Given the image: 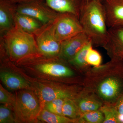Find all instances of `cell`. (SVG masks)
I'll return each instance as SVG.
<instances>
[{
  "instance_id": "3",
  "label": "cell",
  "mask_w": 123,
  "mask_h": 123,
  "mask_svg": "<svg viewBox=\"0 0 123 123\" xmlns=\"http://www.w3.org/2000/svg\"><path fill=\"white\" fill-rule=\"evenodd\" d=\"M13 110L16 123H35L42 110L37 95L28 89L18 92L15 95Z\"/></svg>"
},
{
  "instance_id": "22",
  "label": "cell",
  "mask_w": 123,
  "mask_h": 123,
  "mask_svg": "<svg viewBox=\"0 0 123 123\" xmlns=\"http://www.w3.org/2000/svg\"><path fill=\"white\" fill-rule=\"evenodd\" d=\"M80 122L89 123H103L104 117L100 110H97L81 114Z\"/></svg>"
},
{
  "instance_id": "16",
  "label": "cell",
  "mask_w": 123,
  "mask_h": 123,
  "mask_svg": "<svg viewBox=\"0 0 123 123\" xmlns=\"http://www.w3.org/2000/svg\"><path fill=\"white\" fill-rule=\"evenodd\" d=\"M0 79L6 88L10 90H29L31 88L30 84L26 79L11 72H1Z\"/></svg>"
},
{
  "instance_id": "9",
  "label": "cell",
  "mask_w": 123,
  "mask_h": 123,
  "mask_svg": "<svg viewBox=\"0 0 123 123\" xmlns=\"http://www.w3.org/2000/svg\"><path fill=\"white\" fill-rule=\"evenodd\" d=\"M108 28L123 27V0H102Z\"/></svg>"
},
{
  "instance_id": "27",
  "label": "cell",
  "mask_w": 123,
  "mask_h": 123,
  "mask_svg": "<svg viewBox=\"0 0 123 123\" xmlns=\"http://www.w3.org/2000/svg\"><path fill=\"white\" fill-rule=\"evenodd\" d=\"M121 123H123V95L120 98L115 107Z\"/></svg>"
},
{
  "instance_id": "18",
  "label": "cell",
  "mask_w": 123,
  "mask_h": 123,
  "mask_svg": "<svg viewBox=\"0 0 123 123\" xmlns=\"http://www.w3.org/2000/svg\"><path fill=\"white\" fill-rule=\"evenodd\" d=\"M77 104L81 114L85 112L98 110L102 106V103L94 97L85 96L80 98Z\"/></svg>"
},
{
  "instance_id": "4",
  "label": "cell",
  "mask_w": 123,
  "mask_h": 123,
  "mask_svg": "<svg viewBox=\"0 0 123 123\" xmlns=\"http://www.w3.org/2000/svg\"><path fill=\"white\" fill-rule=\"evenodd\" d=\"M49 26L55 37L61 42L83 32L79 18L68 13H59Z\"/></svg>"
},
{
  "instance_id": "24",
  "label": "cell",
  "mask_w": 123,
  "mask_h": 123,
  "mask_svg": "<svg viewBox=\"0 0 123 123\" xmlns=\"http://www.w3.org/2000/svg\"><path fill=\"white\" fill-rule=\"evenodd\" d=\"M16 123L14 113H13L11 108L6 105L0 106V123Z\"/></svg>"
},
{
  "instance_id": "17",
  "label": "cell",
  "mask_w": 123,
  "mask_h": 123,
  "mask_svg": "<svg viewBox=\"0 0 123 123\" xmlns=\"http://www.w3.org/2000/svg\"><path fill=\"white\" fill-rule=\"evenodd\" d=\"M38 120L48 123H71L77 122L76 119L56 114L44 108L42 109L38 117Z\"/></svg>"
},
{
  "instance_id": "19",
  "label": "cell",
  "mask_w": 123,
  "mask_h": 123,
  "mask_svg": "<svg viewBox=\"0 0 123 123\" xmlns=\"http://www.w3.org/2000/svg\"><path fill=\"white\" fill-rule=\"evenodd\" d=\"M62 111L63 116L73 119H76L81 115L76 103L72 98L64 99Z\"/></svg>"
},
{
  "instance_id": "8",
  "label": "cell",
  "mask_w": 123,
  "mask_h": 123,
  "mask_svg": "<svg viewBox=\"0 0 123 123\" xmlns=\"http://www.w3.org/2000/svg\"><path fill=\"white\" fill-rule=\"evenodd\" d=\"M91 42L84 32L62 42L59 57L68 62L85 45Z\"/></svg>"
},
{
  "instance_id": "30",
  "label": "cell",
  "mask_w": 123,
  "mask_h": 123,
  "mask_svg": "<svg viewBox=\"0 0 123 123\" xmlns=\"http://www.w3.org/2000/svg\"><path fill=\"white\" fill-rule=\"evenodd\" d=\"M122 57V58H123V55L122 56H121V57Z\"/></svg>"
},
{
  "instance_id": "26",
  "label": "cell",
  "mask_w": 123,
  "mask_h": 123,
  "mask_svg": "<svg viewBox=\"0 0 123 123\" xmlns=\"http://www.w3.org/2000/svg\"><path fill=\"white\" fill-rule=\"evenodd\" d=\"M15 95L7 91L0 85V102L4 105H6L13 109L15 103Z\"/></svg>"
},
{
  "instance_id": "7",
  "label": "cell",
  "mask_w": 123,
  "mask_h": 123,
  "mask_svg": "<svg viewBox=\"0 0 123 123\" xmlns=\"http://www.w3.org/2000/svg\"><path fill=\"white\" fill-rule=\"evenodd\" d=\"M36 54L34 55L38 61L36 68L42 73L58 77H71L74 75V72L68 66L60 62L50 60V57H48V60L43 59V61H42V59H40V53H39L38 57L41 61L40 62L36 57Z\"/></svg>"
},
{
  "instance_id": "2",
  "label": "cell",
  "mask_w": 123,
  "mask_h": 123,
  "mask_svg": "<svg viewBox=\"0 0 123 123\" xmlns=\"http://www.w3.org/2000/svg\"><path fill=\"white\" fill-rule=\"evenodd\" d=\"M0 41L12 60L21 61L39 53L34 36L15 26L0 36Z\"/></svg>"
},
{
  "instance_id": "10",
  "label": "cell",
  "mask_w": 123,
  "mask_h": 123,
  "mask_svg": "<svg viewBox=\"0 0 123 123\" xmlns=\"http://www.w3.org/2000/svg\"><path fill=\"white\" fill-rule=\"evenodd\" d=\"M18 4L9 0H0V35L2 36L15 26Z\"/></svg>"
},
{
  "instance_id": "11",
  "label": "cell",
  "mask_w": 123,
  "mask_h": 123,
  "mask_svg": "<svg viewBox=\"0 0 123 123\" xmlns=\"http://www.w3.org/2000/svg\"><path fill=\"white\" fill-rule=\"evenodd\" d=\"M37 96L42 107L46 103L54 99H73L74 94L72 91L60 86L42 85L39 88Z\"/></svg>"
},
{
  "instance_id": "25",
  "label": "cell",
  "mask_w": 123,
  "mask_h": 123,
  "mask_svg": "<svg viewBox=\"0 0 123 123\" xmlns=\"http://www.w3.org/2000/svg\"><path fill=\"white\" fill-rule=\"evenodd\" d=\"M64 100L58 99L52 100L45 103L43 106V108L52 113L63 116L62 110Z\"/></svg>"
},
{
  "instance_id": "15",
  "label": "cell",
  "mask_w": 123,
  "mask_h": 123,
  "mask_svg": "<svg viewBox=\"0 0 123 123\" xmlns=\"http://www.w3.org/2000/svg\"><path fill=\"white\" fill-rule=\"evenodd\" d=\"M14 23L15 26L34 36L44 26L39 21L34 18L17 12Z\"/></svg>"
},
{
  "instance_id": "14",
  "label": "cell",
  "mask_w": 123,
  "mask_h": 123,
  "mask_svg": "<svg viewBox=\"0 0 123 123\" xmlns=\"http://www.w3.org/2000/svg\"><path fill=\"white\" fill-rule=\"evenodd\" d=\"M51 8L58 13L73 14L79 19L85 0H45Z\"/></svg>"
},
{
  "instance_id": "13",
  "label": "cell",
  "mask_w": 123,
  "mask_h": 123,
  "mask_svg": "<svg viewBox=\"0 0 123 123\" xmlns=\"http://www.w3.org/2000/svg\"><path fill=\"white\" fill-rule=\"evenodd\" d=\"M108 37L104 47L112 59L123 55V27L108 28Z\"/></svg>"
},
{
  "instance_id": "28",
  "label": "cell",
  "mask_w": 123,
  "mask_h": 123,
  "mask_svg": "<svg viewBox=\"0 0 123 123\" xmlns=\"http://www.w3.org/2000/svg\"><path fill=\"white\" fill-rule=\"evenodd\" d=\"M13 2H15L17 4H20V3H24L34 0H9Z\"/></svg>"
},
{
  "instance_id": "6",
  "label": "cell",
  "mask_w": 123,
  "mask_h": 123,
  "mask_svg": "<svg viewBox=\"0 0 123 123\" xmlns=\"http://www.w3.org/2000/svg\"><path fill=\"white\" fill-rule=\"evenodd\" d=\"M34 36L40 54L47 57L59 56L62 42L55 37L49 25L44 26Z\"/></svg>"
},
{
  "instance_id": "29",
  "label": "cell",
  "mask_w": 123,
  "mask_h": 123,
  "mask_svg": "<svg viewBox=\"0 0 123 123\" xmlns=\"http://www.w3.org/2000/svg\"><path fill=\"white\" fill-rule=\"evenodd\" d=\"M85 0L86 1H88L90 0Z\"/></svg>"
},
{
  "instance_id": "5",
  "label": "cell",
  "mask_w": 123,
  "mask_h": 123,
  "mask_svg": "<svg viewBox=\"0 0 123 123\" xmlns=\"http://www.w3.org/2000/svg\"><path fill=\"white\" fill-rule=\"evenodd\" d=\"M17 12L34 18L44 26L52 24L59 13L51 8L45 0H34L18 4Z\"/></svg>"
},
{
  "instance_id": "20",
  "label": "cell",
  "mask_w": 123,
  "mask_h": 123,
  "mask_svg": "<svg viewBox=\"0 0 123 123\" xmlns=\"http://www.w3.org/2000/svg\"><path fill=\"white\" fill-rule=\"evenodd\" d=\"M92 46H93L91 42L88 43L68 62L72 65L77 68H84L87 66L88 64L86 61V56L88 49Z\"/></svg>"
},
{
  "instance_id": "12",
  "label": "cell",
  "mask_w": 123,
  "mask_h": 123,
  "mask_svg": "<svg viewBox=\"0 0 123 123\" xmlns=\"http://www.w3.org/2000/svg\"><path fill=\"white\" fill-rule=\"evenodd\" d=\"M122 84L116 77L110 76L102 80L98 86V92L101 98L105 101H112L118 97Z\"/></svg>"
},
{
  "instance_id": "23",
  "label": "cell",
  "mask_w": 123,
  "mask_h": 123,
  "mask_svg": "<svg viewBox=\"0 0 123 123\" xmlns=\"http://www.w3.org/2000/svg\"><path fill=\"white\" fill-rule=\"evenodd\" d=\"M86 60L88 65L99 67L102 61V57L99 52L93 48V46L88 49L86 56Z\"/></svg>"
},
{
  "instance_id": "1",
  "label": "cell",
  "mask_w": 123,
  "mask_h": 123,
  "mask_svg": "<svg viewBox=\"0 0 123 123\" xmlns=\"http://www.w3.org/2000/svg\"><path fill=\"white\" fill-rule=\"evenodd\" d=\"M79 20L83 32L92 46L104 47L108 38V28L101 0L85 1Z\"/></svg>"
},
{
  "instance_id": "21",
  "label": "cell",
  "mask_w": 123,
  "mask_h": 123,
  "mask_svg": "<svg viewBox=\"0 0 123 123\" xmlns=\"http://www.w3.org/2000/svg\"><path fill=\"white\" fill-rule=\"evenodd\" d=\"M100 110L103 113L104 117L103 123H121L115 108L108 105L102 106Z\"/></svg>"
}]
</instances>
